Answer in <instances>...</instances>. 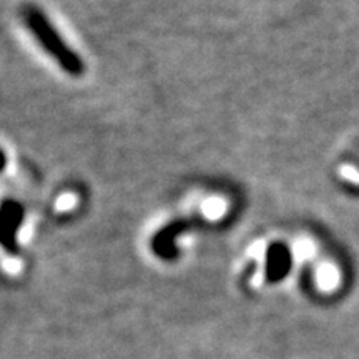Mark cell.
I'll return each instance as SVG.
<instances>
[{
	"label": "cell",
	"instance_id": "cell-1",
	"mask_svg": "<svg viewBox=\"0 0 359 359\" xmlns=\"http://www.w3.org/2000/svg\"><path fill=\"white\" fill-rule=\"evenodd\" d=\"M24 19L29 29L32 30V34L39 39V42H42L43 47L52 55L57 57V60L60 62L67 72H70V74H80L82 72V64L79 62V58L62 42L60 35L55 32V29L50 25V22L47 20V17L43 15L40 8L34 6L25 7Z\"/></svg>",
	"mask_w": 359,
	"mask_h": 359
},
{
	"label": "cell",
	"instance_id": "cell-4",
	"mask_svg": "<svg viewBox=\"0 0 359 359\" xmlns=\"http://www.w3.org/2000/svg\"><path fill=\"white\" fill-rule=\"evenodd\" d=\"M74 196H62L60 200H58V210H65V208H70L72 205H74Z\"/></svg>",
	"mask_w": 359,
	"mask_h": 359
},
{
	"label": "cell",
	"instance_id": "cell-2",
	"mask_svg": "<svg viewBox=\"0 0 359 359\" xmlns=\"http://www.w3.org/2000/svg\"><path fill=\"white\" fill-rule=\"evenodd\" d=\"M205 215L210 218H217L224 212V203L219 198H212L203 205Z\"/></svg>",
	"mask_w": 359,
	"mask_h": 359
},
{
	"label": "cell",
	"instance_id": "cell-3",
	"mask_svg": "<svg viewBox=\"0 0 359 359\" xmlns=\"http://www.w3.org/2000/svg\"><path fill=\"white\" fill-rule=\"evenodd\" d=\"M320 278L323 281H326L327 285H331V283H333V280H334V271H333V268H330V266H325L320 271Z\"/></svg>",
	"mask_w": 359,
	"mask_h": 359
}]
</instances>
